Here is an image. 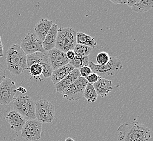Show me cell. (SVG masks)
<instances>
[{
  "mask_svg": "<svg viewBox=\"0 0 153 141\" xmlns=\"http://www.w3.org/2000/svg\"><path fill=\"white\" fill-rule=\"evenodd\" d=\"M3 56V46L2 40H1V38L0 36V58H2Z\"/></svg>",
  "mask_w": 153,
  "mask_h": 141,
  "instance_id": "1f68e13d",
  "label": "cell"
},
{
  "mask_svg": "<svg viewBox=\"0 0 153 141\" xmlns=\"http://www.w3.org/2000/svg\"><path fill=\"white\" fill-rule=\"evenodd\" d=\"M91 47L82 45L77 44L74 48V51L75 55L77 56H88L91 53Z\"/></svg>",
  "mask_w": 153,
  "mask_h": 141,
  "instance_id": "603a6c76",
  "label": "cell"
},
{
  "mask_svg": "<svg viewBox=\"0 0 153 141\" xmlns=\"http://www.w3.org/2000/svg\"><path fill=\"white\" fill-rule=\"evenodd\" d=\"M83 97L85 98L88 103H94L96 101L98 94L93 84L88 83L83 94Z\"/></svg>",
  "mask_w": 153,
  "mask_h": 141,
  "instance_id": "44dd1931",
  "label": "cell"
},
{
  "mask_svg": "<svg viewBox=\"0 0 153 141\" xmlns=\"http://www.w3.org/2000/svg\"><path fill=\"white\" fill-rule=\"evenodd\" d=\"M14 110L17 112L26 121L36 119V103L28 95H19L14 98Z\"/></svg>",
  "mask_w": 153,
  "mask_h": 141,
  "instance_id": "3957f363",
  "label": "cell"
},
{
  "mask_svg": "<svg viewBox=\"0 0 153 141\" xmlns=\"http://www.w3.org/2000/svg\"><path fill=\"white\" fill-rule=\"evenodd\" d=\"M58 30V25L53 24L42 42L43 48L45 52H48L56 47Z\"/></svg>",
  "mask_w": 153,
  "mask_h": 141,
  "instance_id": "2e32d148",
  "label": "cell"
},
{
  "mask_svg": "<svg viewBox=\"0 0 153 141\" xmlns=\"http://www.w3.org/2000/svg\"><path fill=\"white\" fill-rule=\"evenodd\" d=\"M79 70L80 76L84 78H86V76H88V75H90V74L92 73L91 69L88 67V66L81 68Z\"/></svg>",
  "mask_w": 153,
  "mask_h": 141,
  "instance_id": "4316f807",
  "label": "cell"
},
{
  "mask_svg": "<svg viewBox=\"0 0 153 141\" xmlns=\"http://www.w3.org/2000/svg\"><path fill=\"white\" fill-rule=\"evenodd\" d=\"M153 7V1L152 0H138L131 7L134 12L138 13H143L148 12L152 9Z\"/></svg>",
  "mask_w": 153,
  "mask_h": 141,
  "instance_id": "ffe728a7",
  "label": "cell"
},
{
  "mask_svg": "<svg viewBox=\"0 0 153 141\" xmlns=\"http://www.w3.org/2000/svg\"><path fill=\"white\" fill-rule=\"evenodd\" d=\"M6 120L10 124V128L16 132L21 131L26 122L21 115L14 110L8 112L6 116Z\"/></svg>",
  "mask_w": 153,
  "mask_h": 141,
  "instance_id": "4fadbf2b",
  "label": "cell"
},
{
  "mask_svg": "<svg viewBox=\"0 0 153 141\" xmlns=\"http://www.w3.org/2000/svg\"><path fill=\"white\" fill-rule=\"evenodd\" d=\"M53 70H57L64 65L69 64L70 60L66 56V53L56 47L47 52Z\"/></svg>",
  "mask_w": 153,
  "mask_h": 141,
  "instance_id": "7c38bea8",
  "label": "cell"
},
{
  "mask_svg": "<svg viewBox=\"0 0 153 141\" xmlns=\"http://www.w3.org/2000/svg\"><path fill=\"white\" fill-rule=\"evenodd\" d=\"M6 62L7 70L15 76H19L24 70H28L27 55L17 44L12 45L7 51Z\"/></svg>",
  "mask_w": 153,
  "mask_h": 141,
  "instance_id": "7a4b0ae2",
  "label": "cell"
},
{
  "mask_svg": "<svg viewBox=\"0 0 153 141\" xmlns=\"http://www.w3.org/2000/svg\"><path fill=\"white\" fill-rule=\"evenodd\" d=\"M27 63L28 68L34 64H38L42 66V75L44 78L51 77L53 70L51 65L50 61L47 52L42 53L38 52L27 56Z\"/></svg>",
  "mask_w": 153,
  "mask_h": 141,
  "instance_id": "52a82bcc",
  "label": "cell"
},
{
  "mask_svg": "<svg viewBox=\"0 0 153 141\" xmlns=\"http://www.w3.org/2000/svg\"><path fill=\"white\" fill-rule=\"evenodd\" d=\"M137 1H138V0H128L126 4L130 7H132L135 3L137 2Z\"/></svg>",
  "mask_w": 153,
  "mask_h": 141,
  "instance_id": "4dcf8cb0",
  "label": "cell"
},
{
  "mask_svg": "<svg viewBox=\"0 0 153 141\" xmlns=\"http://www.w3.org/2000/svg\"><path fill=\"white\" fill-rule=\"evenodd\" d=\"M6 78V70L2 64L0 63V84Z\"/></svg>",
  "mask_w": 153,
  "mask_h": 141,
  "instance_id": "83f0119b",
  "label": "cell"
},
{
  "mask_svg": "<svg viewBox=\"0 0 153 141\" xmlns=\"http://www.w3.org/2000/svg\"><path fill=\"white\" fill-rule=\"evenodd\" d=\"M111 56H109V54L105 52H102L98 53L96 57L98 65H106L110 60Z\"/></svg>",
  "mask_w": 153,
  "mask_h": 141,
  "instance_id": "d4e9b609",
  "label": "cell"
},
{
  "mask_svg": "<svg viewBox=\"0 0 153 141\" xmlns=\"http://www.w3.org/2000/svg\"><path fill=\"white\" fill-rule=\"evenodd\" d=\"M17 92L15 82L10 78H7L0 84V104L7 105L14 99Z\"/></svg>",
  "mask_w": 153,
  "mask_h": 141,
  "instance_id": "30bf717a",
  "label": "cell"
},
{
  "mask_svg": "<svg viewBox=\"0 0 153 141\" xmlns=\"http://www.w3.org/2000/svg\"><path fill=\"white\" fill-rule=\"evenodd\" d=\"M111 80L100 77L97 82L93 84L97 94L102 98L107 97L112 90Z\"/></svg>",
  "mask_w": 153,
  "mask_h": 141,
  "instance_id": "9a60e30c",
  "label": "cell"
},
{
  "mask_svg": "<svg viewBox=\"0 0 153 141\" xmlns=\"http://www.w3.org/2000/svg\"><path fill=\"white\" fill-rule=\"evenodd\" d=\"M118 141H150L151 130L138 122H127L118 128Z\"/></svg>",
  "mask_w": 153,
  "mask_h": 141,
  "instance_id": "6da1fadb",
  "label": "cell"
},
{
  "mask_svg": "<svg viewBox=\"0 0 153 141\" xmlns=\"http://www.w3.org/2000/svg\"><path fill=\"white\" fill-rule=\"evenodd\" d=\"M76 30L71 27L58 29L56 48L64 53L74 50L76 44Z\"/></svg>",
  "mask_w": 153,
  "mask_h": 141,
  "instance_id": "277c9868",
  "label": "cell"
},
{
  "mask_svg": "<svg viewBox=\"0 0 153 141\" xmlns=\"http://www.w3.org/2000/svg\"><path fill=\"white\" fill-rule=\"evenodd\" d=\"M80 76H81L79 70L74 68L68 76H66L65 78H64L60 82L55 84V88L56 91L62 94L66 88H68Z\"/></svg>",
  "mask_w": 153,
  "mask_h": 141,
  "instance_id": "5bb4252c",
  "label": "cell"
},
{
  "mask_svg": "<svg viewBox=\"0 0 153 141\" xmlns=\"http://www.w3.org/2000/svg\"><path fill=\"white\" fill-rule=\"evenodd\" d=\"M65 141H75L74 140L73 138H71V137H68L65 140Z\"/></svg>",
  "mask_w": 153,
  "mask_h": 141,
  "instance_id": "836d02e7",
  "label": "cell"
},
{
  "mask_svg": "<svg viewBox=\"0 0 153 141\" xmlns=\"http://www.w3.org/2000/svg\"><path fill=\"white\" fill-rule=\"evenodd\" d=\"M88 67L93 73L98 76L105 78L106 77L115 76L123 68L121 60L117 56L111 57L110 60L106 65H100L92 62H89Z\"/></svg>",
  "mask_w": 153,
  "mask_h": 141,
  "instance_id": "5b68a950",
  "label": "cell"
},
{
  "mask_svg": "<svg viewBox=\"0 0 153 141\" xmlns=\"http://www.w3.org/2000/svg\"><path fill=\"white\" fill-rule=\"evenodd\" d=\"M76 41L77 44L82 45L95 48L97 46V42L95 41L94 38H92L90 35L82 32H76Z\"/></svg>",
  "mask_w": 153,
  "mask_h": 141,
  "instance_id": "d6986e66",
  "label": "cell"
},
{
  "mask_svg": "<svg viewBox=\"0 0 153 141\" xmlns=\"http://www.w3.org/2000/svg\"><path fill=\"white\" fill-rule=\"evenodd\" d=\"M42 123L36 119L27 121L21 130V136L27 141L39 140L41 137Z\"/></svg>",
  "mask_w": 153,
  "mask_h": 141,
  "instance_id": "8fae6325",
  "label": "cell"
},
{
  "mask_svg": "<svg viewBox=\"0 0 153 141\" xmlns=\"http://www.w3.org/2000/svg\"><path fill=\"white\" fill-rule=\"evenodd\" d=\"M100 77V76H98L97 74L92 72L90 75H88V76H86L85 79L88 83L94 84L95 82H97V81L99 79Z\"/></svg>",
  "mask_w": 153,
  "mask_h": 141,
  "instance_id": "484cf974",
  "label": "cell"
},
{
  "mask_svg": "<svg viewBox=\"0 0 153 141\" xmlns=\"http://www.w3.org/2000/svg\"><path fill=\"white\" fill-rule=\"evenodd\" d=\"M90 59L88 56H76L73 60L70 61L69 64H71L75 69L79 70L81 68L88 66Z\"/></svg>",
  "mask_w": 153,
  "mask_h": 141,
  "instance_id": "7402d4cb",
  "label": "cell"
},
{
  "mask_svg": "<svg viewBox=\"0 0 153 141\" xmlns=\"http://www.w3.org/2000/svg\"><path fill=\"white\" fill-rule=\"evenodd\" d=\"M53 24V21L48 20L46 19H41L34 27L35 34L43 42Z\"/></svg>",
  "mask_w": 153,
  "mask_h": 141,
  "instance_id": "e0dca14e",
  "label": "cell"
},
{
  "mask_svg": "<svg viewBox=\"0 0 153 141\" xmlns=\"http://www.w3.org/2000/svg\"><path fill=\"white\" fill-rule=\"evenodd\" d=\"M30 73L32 76L36 78H40V76L42 74V66L38 64H32L28 68Z\"/></svg>",
  "mask_w": 153,
  "mask_h": 141,
  "instance_id": "cb8c5ba5",
  "label": "cell"
},
{
  "mask_svg": "<svg viewBox=\"0 0 153 141\" xmlns=\"http://www.w3.org/2000/svg\"><path fill=\"white\" fill-rule=\"evenodd\" d=\"M36 119L41 123H50L55 117L54 106L47 99L39 100L36 103Z\"/></svg>",
  "mask_w": 153,
  "mask_h": 141,
  "instance_id": "8992f818",
  "label": "cell"
},
{
  "mask_svg": "<svg viewBox=\"0 0 153 141\" xmlns=\"http://www.w3.org/2000/svg\"><path fill=\"white\" fill-rule=\"evenodd\" d=\"M42 41L35 34L27 33L25 37L21 41V48L27 56L38 52L45 53Z\"/></svg>",
  "mask_w": 153,
  "mask_h": 141,
  "instance_id": "9c48e42d",
  "label": "cell"
},
{
  "mask_svg": "<svg viewBox=\"0 0 153 141\" xmlns=\"http://www.w3.org/2000/svg\"><path fill=\"white\" fill-rule=\"evenodd\" d=\"M17 91H19L21 92V94H26L27 91L26 89L25 88H24V87H22V86H20L18 88H17Z\"/></svg>",
  "mask_w": 153,
  "mask_h": 141,
  "instance_id": "d6a6232c",
  "label": "cell"
},
{
  "mask_svg": "<svg viewBox=\"0 0 153 141\" xmlns=\"http://www.w3.org/2000/svg\"><path fill=\"white\" fill-rule=\"evenodd\" d=\"M128 0H119V1H112V0H110V1L112 2V3H115L116 4H121L122 5L124 4H126L127 2H128Z\"/></svg>",
  "mask_w": 153,
  "mask_h": 141,
  "instance_id": "f546056e",
  "label": "cell"
},
{
  "mask_svg": "<svg viewBox=\"0 0 153 141\" xmlns=\"http://www.w3.org/2000/svg\"><path fill=\"white\" fill-rule=\"evenodd\" d=\"M88 82L85 78L80 76L64 91L63 97L70 101H76L82 99Z\"/></svg>",
  "mask_w": 153,
  "mask_h": 141,
  "instance_id": "ba28073f",
  "label": "cell"
},
{
  "mask_svg": "<svg viewBox=\"0 0 153 141\" xmlns=\"http://www.w3.org/2000/svg\"><path fill=\"white\" fill-rule=\"evenodd\" d=\"M74 68L70 64L64 65L57 70H53L52 74L51 76V79L52 82L56 84L60 82L61 80L68 76L69 74L74 70Z\"/></svg>",
  "mask_w": 153,
  "mask_h": 141,
  "instance_id": "ac0fdd59",
  "label": "cell"
},
{
  "mask_svg": "<svg viewBox=\"0 0 153 141\" xmlns=\"http://www.w3.org/2000/svg\"><path fill=\"white\" fill-rule=\"evenodd\" d=\"M66 53V56H67V58L70 60H73L76 56L75 53L74 52V50H69V51H68L66 53Z\"/></svg>",
  "mask_w": 153,
  "mask_h": 141,
  "instance_id": "f1b7e54d",
  "label": "cell"
}]
</instances>
